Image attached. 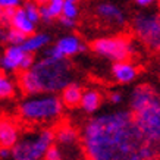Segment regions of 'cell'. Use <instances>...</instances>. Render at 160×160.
Segmentation results:
<instances>
[{"instance_id": "cell-6", "label": "cell", "mask_w": 160, "mask_h": 160, "mask_svg": "<svg viewBox=\"0 0 160 160\" xmlns=\"http://www.w3.org/2000/svg\"><path fill=\"white\" fill-rule=\"evenodd\" d=\"M141 132L153 142H160V94L157 92L150 103L132 112Z\"/></svg>"}, {"instance_id": "cell-12", "label": "cell", "mask_w": 160, "mask_h": 160, "mask_svg": "<svg viewBox=\"0 0 160 160\" xmlns=\"http://www.w3.org/2000/svg\"><path fill=\"white\" fill-rule=\"evenodd\" d=\"M112 75L119 84H128L132 82L138 75V69L134 63L129 60H119L115 62L112 66Z\"/></svg>"}, {"instance_id": "cell-30", "label": "cell", "mask_w": 160, "mask_h": 160, "mask_svg": "<svg viewBox=\"0 0 160 160\" xmlns=\"http://www.w3.org/2000/svg\"><path fill=\"white\" fill-rule=\"evenodd\" d=\"M37 2H38L40 5H41V3H44V2H46V0H37Z\"/></svg>"}, {"instance_id": "cell-1", "label": "cell", "mask_w": 160, "mask_h": 160, "mask_svg": "<svg viewBox=\"0 0 160 160\" xmlns=\"http://www.w3.org/2000/svg\"><path fill=\"white\" fill-rule=\"evenodd\" d=\"M84 151L94 160H156L160 142L147 138L131 110H115L91 118L81 132Z\"/></svg>"}, {"instance_id": "cell-9", "label": "cell", "mask_w": 160, "mask_h": 160, "mask_svg": "<svg viewBox=\"0 0 160 160\" xmlns=\"http://www.w3.org/2000/svg\"><path fill=\"white\" fill-rule=\"evenodd\" d=\"M85 50L82 40L75 34L65 35L62 38H59L56 44H53L52 47L46 50V56H52V58L58 59H69L72 56H77L78 53H81Z\"/></svg>"}, {"instance_id": "cell-16", "label": "cell", "mask_w": 160, "mask_h": 160, "mask_svg": "<svg viewBox=\"0 0 160 160\" xmlns=\"http://www.w3.org/2000/svg\"><path fill=\"white\" fill-rule=\"evenodd\" d=\"M65 0H46L40 5V13L44 22H52L62 16Z\"/></svg>"}, {"instance_id": "cell-10", "label": "cell", "mask_w": 160, "mask_h": 160, "mask_svg": "<svg viewBox=\"0 0 160 160\" xmlns=\"http://www.w3.org/2000/svg\"><path fill=\"white\" fill-rule=\"evenodd\" d=\"M96 15H97L103 22H106V24H109V25H113V27H122V25H125V22H126L123 10L118 5L110 3V2L98 3L97 8H96Z\"/></svg>"}, {"instance_id": "cell-4", "label": "cell", "mask_w": 160, "mask_h": 160, "mask_svg": "<svg viewBox=\"0 0 160 160\" xmlns=\"http://www.w3.org/2000/svg\"><path fill=\"white\" fill-rule=\"evenodd\" d=\"M54 144V131L41 129L38 132H28L21 137L12 148L13 160H44L50 146Z\"/></svg>"}, {"instance_id": "cell-24", "label": "cell", "mask_w": 160, "mask_h": 160, "mask_svg": "<svg viewBox=\"0 0 160 160\" xmlns=\"http://www.w3.org/2000/svg\"><path fill=\"white\" fill-rule=\"evenodd\" d=\"M15 10L16 9H0V27H10V19Z\"/></svg>"}, {"instance_id": "cell-23", "label": "cell", "mask_w": 160, "mask_h": 160, "mask_svg": "<svg viewBox=\"0 0 160 160\" xmlns=\"http://www.w3.org/2000/svg\"><path fill=\"white\" fill-rule=\"evenodd\" d=\"M44 160H63L62 148H60L58 144H52L50 148L47 150V153H46Z\"/></svg>"}, {"instance_id": "cell-11", "label": "cell", "mask_w": 160, "mask_h": 160, "mask_svg": "<svg viewBox=\"0 0 160 160\" xmlns=\"http://www.w3.org/2000/svg\"><path fill=\"white\" fill-rule=\"evenodd\" d=\"M19 138L21 137L18 125L8 118H0V147L13 148Z\"/></svg>"}, {"instance_id": "cell-8", "label": "cell", "mask_w": 160, "mask_h": 160, "mask_svg": "<svg viewBox=\"0 0 160 160\" xmlns=\"http://www.w3.org/2000/svg\"><path fill=\"white\" fill-rule=\"evenodd\" d=\"M32 53L25 52L24 47L18 44H9L0 58V68L6 72H18V71H28L34 65Z\"/></svg>"}, {"instance_id": "cell-13", "label": "cell", "mask_w": 160, "mask_h": 160, "mask_svg": "<svg viewBox=\"0 0 160 160\" xmlns=\"http://www.w3.org/2000/svg\"><path fill=\"white\" fill-rule=\"evenodd\" d=\"M10 27L15 28V29H18V31H21L22 34H25L27 37H28V35H31V34H34L35 32V27H37V24L29 18L28 15H27V12H25V10L22 9V6H21V8H18V9L13 12V15H12Z\"/></svg>"}, {"instance_id": "cell-20", "label": "cell", "mask_w": 160, "mask_h": 160, "mask_svg": "<svg viewBox=\"0 0 160 160\" xmlns=\"http://www.w3.org/2000/svg\"><path fill=\"white\" fill-rule=\"evenodd\" d=\"M22 9L27 12L31 19L34 21L35 24H38L41 21V13H40V3L37 0H25L22 3Z\"/></svg>"}, {"instance_id": "cell-14", "label": "cell", "mask_w": 160, "mask_h": 160, "mask_svg": "<svg viewBox=\"0 0 160 160\" xmlns=\"http://www.w3.org/2000/svg\"><path fill=\"white\" fill-rule=\"evenodd\" d=\"M54 142L60 147H72L79 144V134L69 125H60L54 131Z\"/></svg>"}, {"instance_id": "cell-17", "label": "cell", "mask_w": 160, "mask_h": 160, "mask_svg": "<svg viewBox=\"0 0 160 160\" xmlns=\"http://www.w3.org/2000/svg\"><path fill=\"white\" fill-rule=\"evenodd\" d=\"M49 44H50V35L49 34H44V32H34V34L28 35L21 46L24 47L25 52H28V53H35V52H40V50H43L44 47H47Z\"/></svg>"}, {"instance_id": "cell-32", "label": "cell", "mask_w": 160, "mask_h": 160, "mask_svg": "<svg viewBox=\"0 0 160 160\" xmlns=\"http://www.w3.org/2000/svg\"><path fill=\"white\" fill-rule=\"evenodd\" d=\"M159 5H160V0H159Z\"/></svg>"}, {"instance_id": "cell-21", "label": "cell", "mask_w": 160, "mask_h": 160, "mask_svg": "<svg viewBox=\"0 0 160 160\" xmlns=\"http://www.w3.org/2000/svg\"><path fill=\"white\" fill-rule=\"evenodd\" d=\"M78 15H79L78 0H65V5H63V12H62V18L77 21Z\"/></svg>"}, {"instance_id": "cell-29", "label": "cell", "mask_w": 160, "mask_h": 160, "mask_svg": "<svg viewBox=\"0 0 160 160\" xmlns=\"http://www.w3.org/2000/svg\"><path fill=\"white\" fill-rule=\"evenodd\" d=\"M3 37H5V34H3V31H2V27H0V40L3 38Z\"/></svg>"}, {"instance_id": "cell-28", "label": "cell", "mask_w": 160, "mask_h": 160, "mask_svg": "<svg viewBox=\"0 0 160 160\" xmlns=\"http://www.w3.org/2000/svg\"><path fill=\"white\" fill-rule=\"evenodd\" d=\"M154 2L156 0H134V3H135L137 6H140V8H148V6H151Z\"/></svg>"}, {"instance_id": "cell-15", "label": "cell", "mask_w": 160, "mask_h": 160, "mask_svg": "<svg viewBox=\"0 0 160 160\" xmlns=\"http://www.w3.org/2000/svg\"><path fill=\"white\" fill-rule=\"evenodd\" d=\"M82 94H84L82 88L79 87L78 84L71 82L60 91V100H62V103H63V106L65 107L73 109V107H78L79 104H81Z\"/></svg>"}, {"instance_id": "cell-2", "label": "cell", "mask_w": 160, "mask_h": 160, "mask_svg": "<svg viewBox=\"0 0 160 160\" xmlns=\"http://www.w3.org/2000/svg\"><path fill=\"white\" fill-rule=\"evenodd\" d=\"M73 79V69L68 59L44 56L35 60L28 71H22L18 78L25 94H56Z\"/></svg>"}, {"instance_id": "cell-22", "label": "cell", "mask_w": 160, "mask_h": 160, "mask_svg": "<svg viewBox=\"0 0 160 160\" xmlns=\"http://www.w3.org/2000/svg\"><path fill=\"white\" fill-rule=\"evenodd\" d=\"M25 38H27V35L22 34V32H21V31H18V29L12 28V27H10V29L5 34V40H6V41H8L9 44H15V46L22 44L25 41Z\"/></svg>"}, {"instance_id": "cell-31", "label": "cell", "mask_w": 160, "mask_h": 160, "mask_svg": "<svg viewBox=\"0 0 160 160\" xmlns=\"http://www.w3.org/2000/svg\"><path fill=\"white\" fill-rule=\"evenodd\" d=\"M84 160H94V159H91V157H88V159H84Z\"/></svg>"}, {"instance_id": "cell-3", "label": "cell", "mask_w": 160, "mask_h": 160, "mask_svg": "<svg viewBox=\"0 0 160 160\" xmlns=\"http://www.w3.org/2000/svg\"><path fill=\"white\" fill-rule=\"evenodd\" d=\"M63 107L60 97L54 94H34L19 104V115L27 122L44 123L59 119Z\"/></svg>"}, {"instance_id": "cell-26", "label": "cell", "mask_w": 160, "mask_h": 160, "mask_svg": "<svg viewBox=\"0 0 160 160\" xmlns=\"http://www.w3.org/2000/svg\"><path fill=\"white\" fill-rule=\"evenodd\" d=\"M109 98H110V102L113 103V104H121L122 100H123V97H122L121 92H110V96H109Z\"/></svg>"}, {"instance_id": "cell-25", "label": "cell", "mask_w": 160, "mask_h": 160, "mask_svg": "<svg viewBox=\"0 0 160 160\" xmlns=\"http://www.w3.org/2000/svg\"><path fill=\"white\" fill-rule=\"evenodd\" d=\"M22 3V0H0V9H18Z\"/></svg>"}, {"instance_id": "cell-7", "label": "cell", "mask_w": 160, "mask_h": 160, "mask_svg": "<svg viewBox=\"0 0 160 160\" xmlns=\"http://www.w3.org/2000/svg\"><path fill=\"white\" fill-rule=\"evenodd\" d=\"M91 50L102 58L119 62V60H128L134 52V47L128 37L115 35V37H102L94 40L91 43Z\"/></svg>"}, {"instance_id": "cell-18", "label": "cell", "mask_w": 160, "mask_h": 160, "mask_svg": "<svg viewBox=\"0 0 160 160\" xmlns=\"http://www.w3.org/2000/svg\"><path fill=\"white\" fill-rule=\"evenodd\" d=\"M102 100H103L102 94L97 90H85L82 94V100H81L79 107L85 113H94V112H97L100 109Z\"/></svg>"}, {"instance_id": "cell-19", "label": "cell", "mask_w": 160, "mask_h": 160, "mask_svg": "<svg viewBox=\"0 0 160 160\" xmlns=\"http://www.w3.org/2000/svg\"><path fill=\"white\" fill-rule=\"evenodd\" d=\"M15 82L10 79L6 73L0 72V100L2 98H9L15 96Z\"/></svg>"}, {"instance_id": "cell-5", "label": "cell", "mask_w": 160, "mask_h": 160, "mask_svg": "<svg viewBox=\"0 0 160 160\" xmlns=\"http://www.w3.org/2000/svg\"><path fill=\"white\" fill-rule=\"evenodd\" d=\"M132 29L144 46L160 53V13L142 12L132 19Z\"/></svg>"}, {"instance_id": "cell-27", "label": "cell", "mask_w": 160, "mask_h": 160, "mask_svg": "<svg viewBox=\"0 0 160 160\" xmlns=\"http://www.w3.org/2000/svg\"><path fill=\"white\" fill-rule=\"evenodd\" d=\"M12 156V148H8V147H0V159H9Z\"/></svg>"}]
</instances>
